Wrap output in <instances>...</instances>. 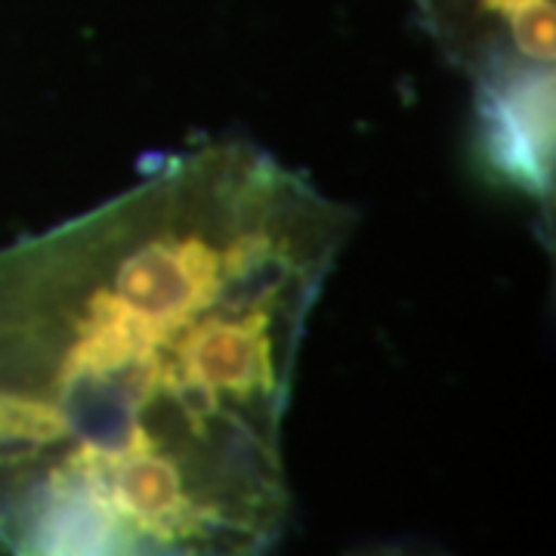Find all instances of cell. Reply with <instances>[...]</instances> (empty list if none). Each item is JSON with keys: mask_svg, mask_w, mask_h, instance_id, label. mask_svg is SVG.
I'll use <instances>...</instances> for the list:
<instances>
[{"mask_svg": "<svg viewBox=\"0 0 556 556\" xmlns=\"http://www.w3.org/2000/svg\"><path fill=\"white\" fill-rule=\"evenodd\" d=\"M356 217L248 139L164 159L0 248V390L53 405V477L281 448L309 316Z\"/></svg>", "mask_w": 556, "mask_h": 556, "instance_id": "cell-1", "label": "cell"}, {"mask_svg": "<svg viewBox=\"0 0 556 556\" xmlns=\"http://www.w3.org/2000/svg\"><path fill=\"white\" fill-rule=\"evenodd\" d=\"M479 152L532 199L554 186V65H507L477 78Z\"/></svg>", "mask_w": 556, "mask_h": 556, "instance_id": "cell-2", "label": "cell"}, {"mask_svg": "<svg viewBox=\"0 0 556 556\" xmlns=\"http://www.w3.org/2000/svg\"><path fill=\"white\" fill-rule=\"evenodd\" d=\"M358 556H439V554H427V551H408V547H378V551H368V554Z\"/></svg>", "mask_w": 556, "mask_h": 556, "instance_id": "cell-3", "label": "cell"}]
</instances>
